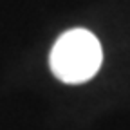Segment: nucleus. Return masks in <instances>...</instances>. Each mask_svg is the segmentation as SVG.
I'll return each mask as SVG.
<instances>
[{
  "label": "nucleus",
  "mask_w": 130,
  "mask_h": 130,
  "mask_svg": "<svg viewBox=\"0 0 130 130\" xmlns=\"http://www.w3.org/2000/svg\"><path fill=\"white\" fill-rule=\"evenodd\" d=\"M103 53L98 38L87 29H71L56 40L51 51V69L65 83H83L101 65Z\"/></svg>",
  "instance_id": "obj_1"
}]
</instances>
